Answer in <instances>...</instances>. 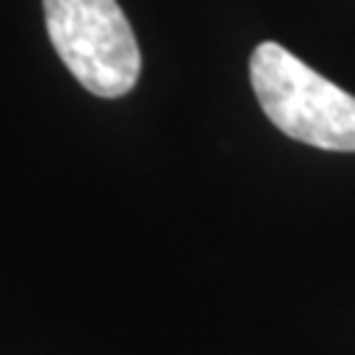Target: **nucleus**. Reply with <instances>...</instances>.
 <instances>
[{
    "mask_svg": "<svg viewBox=\"0 0 355 355\" xmlns=\"http://www.w3.org/2000/svg\"><path fill=\"white\" fill-rule=\"evenodd\" d=\"M55 53L98 98H121L137 85L140 45L116 0H42Z\"/></svg>",
    "mask_w": 355,
    "mask_h": 355,
    "instance_id": "f03ea898",
    "label": "nucleus"
},
{
    "mask_svg": "<svg viewBox=\"0 0 355 355\" xmlns=\"http://www.w3.org/2000/svg\"><path fill=\"white\" fill-rule=\"evenodd\" d=\"M250 82L263 114L287 137L321 150L355 153V98L279 42L250 55Z\"/></svg>",
    "mask_w": 355,
    "mask_h": 355,
    "instance_id": "f257e3e1",
    "label": "nucleus"
}]
</instances>
